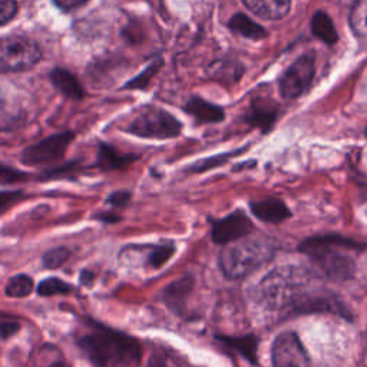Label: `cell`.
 I'll return each mask as SVG.
<instances>
[{
    "label": "cell",
    "mask_w": 367,
    "mask_h": 367,
    "mask_svg": "<svg viewBox=\"0 0 367 367\" xmlns=\"http://www.w3.org/2000/svg\"><path fill=\"white\" fill-rule=\"evenodd\" d=\"M83 333L77 336L79 352L95 367H131L139 364L142 346L134 336L83 317Z\"/></svg>",
    "instance_id": "1"
},
{
    "label": "cell",
    "mask_w": 367,
    "mask_h": 367,
    "mask_svg": "<svg viewBox=\"0 0 367 367\" xmlns=\"http://www.w3.org/2000/svg\"><path fill=\"white\" fill-rule=\"evenodd\" d=\"M367 246L350 237L324 234L306 238L299 251L307 255L328 280L347 281L356 274V255Z\"/></svg>",
    "instance_id": "2"
},
{
    "label": "cell",
    "mask_w": 367,
    "mask_h": 367,
    "mask_svg": "<svg viewBox=\"0 0 367 367\" xmlns=\"http://www.w3.org/2000/svg\"><path fill=\"white\" fill-rule=\"evenodd\" d=\"M275 251L277 246L271 238L247 235L226 247L219 254L218 264L227 279L240 280L270 261Z\"/></svg>",
    "instance_id": "3"
},
{
    "label": "cell",
    "mask_w": 367,
    "mask_h": 367,
    "mask_svg": "<svg viewBox=\"0 0 367 367\" xmlns=\"http://www.w3.org/2000/svg\"><path fill=\"white\" fill-rule=\"evenodd\" d=\"M42 58L38 43L25 36H6L0 39V73L29 70Z\"/></svg>",
    "instance_id": "4"
},
{
    "label": "cell",
    "mask_w": 367,
    "mask_h": 367,
    "mask_svg": "<svg viewBox=\"0 0 367 367\" xmlns=\"http://www.w3.org/2000/svg\"><path fill=\"white\" fill-rule=\"evenodd\" d=\"M182 125L170 112L159 108H148L126 128V131L146 139H171L181 134Z\"/></svg>",
    "instance_id": "5"
},
{
    "label": "cell",
    "mask_w": 367,
    "mask_h": 367,
    "mask_svg": "<svg viewBox=\"0 0 367 367\" xmlns=\"http://www.w3.org/2000/svg\"><path fill=\"white\" fill-rule=\"evenodd\" d=\"M73 138H75V134L70 131L45 138L43 141L25 148L21 161L28 167H42V165L61 161Z\"/></svg>",
    "instance_id": "6"
},
{
    "label": "cell",
    "mask_w": 367,
    "mask_h": 367,
    "mask_svg": "<svg viewBox=\"0 0 367 367\" xmlns=\"http://www.w3.org/2000/svg\"><path fill=\"white\" fill-rule=\"evenodd\" d=\"M316 73L315 54L308 53L300 57L280 78V94L284 99H296L313 83Z\"/></svg>",
    "instance_id": "7"
},
{
    "label": "cell",
    "mask_w": 367,
    "mask_h": 367,
    "mask_svg": "<svg viewBox=\"0 0 367 367\" xmlns=\"http://www.w3.org/2000/svg\"><path fill=\"white\" fill-rule=\"evenodd\" d=\"M274 367H310V356L299 336L286 332L275 337L271 347Z\"/></svg>",
    "instance_id": "8"
},
{
    "label": "cell",
    "mask_w": 367,
    "mask_h": 367,
    "mask_svg": "<svg viewBox=\"0 0 367 367\" xmlns=\"http://www.w3.org/2000/svg\"><path fill=\"white\" fill-rule=\"evenodd\" d=\"M254 230L251 219L241 210L232 211L221 219H214L211 228V238L215 244L228 246L237 240L250 235Z\"/></svg>",
    "instance_id": "9"
},
{
    "label": "cell",
    "mask_w": 367,
    "mask_h": 367,
    "mask_svg": "<svg viewBox=\"0 0 367 367\" xmlns=\"http://www.w3.org/2000/svg\"><path fill=\"white\" fill-rule=\"evenodd\" d=\"M194 279L192 275H184V277L174 280L170 286L165 287L162 299L165 304L168 306L177 315H182L184 308L187 306V300L194 288Z\"/></svg>",
    "instance_id": "10"
},
{
    "label": "cell",
    "mask_w": 367,
    "mask_h": 367,
    "mask_svg": "<svg viewBox=\"0 0 367 367\" xmlns=\"http://www.w3.org/2000/svg\"><path fill=\"white\" fill-rule=\"evenodd\" d=\"M250 208L251 212L266 224H281L291 217V211L284 204V201L277 198L254 201L250 204Z\"/></svg>",
    "instance_id": "11"
},
{
    "label": "cell",
    "mask_w": 367,
    "mask_h": 367,
    "mask_svg": "<svg viewBox=\"0 0 367 367\" xmlns=\"http://www.w3.org/2000/svg\"><path fill=\"white\" fill-rule=\"evenodd\" d=\"M215 340L223 346L226 350H231L235 355L244 357L251 364L259 363V357H257V350H259V339L254 335L247 336H215Z\"/></svg>",
    "instance_id": "12"
},
{
    "label": "cell",
    "mask_w": 367,
    "mask_h": 367,
    "mask_svg": "<svg viewBox=\"0 0 367 367\" xmlns=\"http://www.w3.org/2000/svg\"><path fill=\"white\" fill-rule=\"evenodd\" d=\"M246 8L266 21H280L288 14L291 0H243Z\"/></svg>",
    "instance_id": "13"
},
{
    "label": "cell",
    "mask_w": 367,
    "mask_h": 367,
    "mask_svg": "<svg viewBox=\"0 0 367 367\" xmlns=\"http://www.w3.org/2000/svg\"><path fill=\"white\" fill-rule=\"evenodd\" d=\"M137 159H138V155L135 154H121L117 148H114V146L108 145V143H101L99 150H98L95 167L101 171L125 170Z\"/></svg>",
    "instance_id": "14"
},
{
    "label": "cell",
    "mask_w": 367,
    "mask_h": 367,
    "mask_svg": "<svg viewBox=\"0 0 367 367\" xmlns=\"http://www.w3.org/2000/svg\"><path fill=\"white\" fill-rule=\"evenodd\" d=\"M186 111L203 123H217L226 118L221 108L201 98H191L186 105Z\"/></svg>",
    "instance_id": "15"
},
{
    "label": "cell",
    "mask_w": 367,
    "mask_h": 367,
    "mask_svg": "<svg viewBox=\"0 0 367 367\" xmlns=\"http://www.w3.org/2000/svg\"><path fill=\"white\" fill-rule=\"evenodd\" d=\"M275 119H277V109L261 99L254 102L250 112L247 114V122L252 126L260 128L263 132H268L271 130Z\"/></svg>",
    "instance_id": "16"
},
{
    "label": "cell",
    "mask_w": 367,
    "mask_h": 367,
    "mask_svg": "<svg viewBox=\"0 0 367 367\" xmlns=\"http://www.w3.org/2000/svg\"><path fill=\"white\" fill-rule=\"evenodd\" d=\"M228 28L234 32L244 36V38L248 39H264L267 38V32L264 28H261L260 25H257L255 22H252L248 16H246L244 13H237L234 14L230 22H228Z\"/></svg>",
    "instance_id": "17"
},
{
    "label": "cell",
    "mask_w": 367,
    "mask_h": 367,
    "mask_svg": "<svg viewBox=\"0 0 367 367\" xmlns=\"http://www.w3.org/2000/svg\"><path fill=\"white\" fill-rule=\"evenodd\" d=\"M311 32L319 38L321 42L327 45H335L339 39V34L336 32V28L330 19V16L324 12H316V14L311 19Z\"/></svg>",
    "instance_id": "18"
},
{
    "label": "cell",
    "mask_w": 367,
    "mask_h": 367,
    "mask_svg": "<svg viewBox=\"0 0 367 367\" xmlns=\"http://www.w3.org/2000/svg\"><path fill=\"white\" fill-rule=\"evenodd\" d=\"M50 79L53 82V85L57 86L63 95H66L68 98L72 99H82L83 97V90L82 86L79 85V82L73 78V75H70L69 72L63 70V69H54L50 75Z\"/></svg>",
    "instance_id": "19"
},
{
    "label": "cell",
    "mask_w": 367,
    "mask_h": 367,
    "mask_svg": "<svg viewBox=\"0 0 367 367\" xmlns=\"http://www.w3.org/2000/svg\"><path fill=\"white\" fill-rule=\"evenodd\" d=\"M243 72L244 68L240 63L221 61L211 65V68L208 69V75L211 79H217L218 82H235L237 79H240Z\"/></svg>",
    "instance_id": "20"
},
{
    "label": "cell",
    "mask_w": 367,
    "mask_h": 367,
    "mask_svg": "<svg viewBox=\"0 0 367 367\" xmlns=\"http://www.w3.org/2000/svg\"><path fill=\"white\" fill-rule=\"evenodd\" d=\"M34 290V281L28 274H16L9 279L5 292L10 299H23L30 296Z\"/></svg>",
    "instance_id": "21"
},
{
    "label": "cell",
    "mask_w": 367,
    "mask_h": 367,
    "mask_svg": "<svg viewBox=\"0 0 367 367\" xmlns=\"http://www.w3.org/2000/svg\"><path fill=\"white\" fill-rule=\"evenodd\" d=\"M75 290L72 284L63 281L58 277H48L39 281L36 286V295L39 297H53V296H66Z\"/></svg>",
    "instance_id": "22"
},
{
    "label": "cell",
    "mask_w": 367,
    "mask_h": 367,
    "mask_svg": "<svg viewBox=\"0 0 367 367\" xmlns=\"http://www.w3.org/2000/svg\"><path fill=\"white\" fill-rule=\"evenodd\" d=\"M82 170L81 163L73 161L68 162L61 167H53L46 171H43L41 175L36 177L39 182H49V181H57V179H75L78 172Z\"/></svg>",
    "instance_id": "23"
},
{
    "label": "cell",
    "mask_w": 367,
    "mask_h": 367,
    "mask_svg": "<svg viewBox=\"0 0 367 367\" xmlns=\"http://www.w3.org/2000/svg\"><path fill=\"white\" fill-rule=\"evenodd\" d=\"M350 25L357 38L367 41V0H357L350 13Z\"/></svg>",
    "instance_id": "24"
},
{
    "label": "cell",
    "mask_w": 367,
    "mask_h": 367,
    "mask_svg": "<svg viewBox=\"0 0 367 367\" xmlns=\"http://www.w3.org/2000/svg\"><path fill=\"white\" fill-rule=\"evenodd\" d=\"M70 257V250L65 246L54 247L49 251H46L42 257V266L46 270H57L61 268Z\"/></svg>",
    "instance_id": "25"
},
{
    "label": "cell",
    "mask_w": 367,
    "mask_h": 367,
    "mask_svg": "<svg viewBox=\"0 0 367 367\" xmlns=\"http://www.w3.org/2000/svg\"><path fill=\"white\" fill-rule=\"evenodd\" d=\"M175 247L172 244H163V246H155L151 250V254L148 255V266L152 270H159L161 267H163L167 264L171 259L172 255L175 254Z\"/></svg>",
    "instance_id": "26"
},
{
    "label": "cell",
    "mask_w": 367,
    "mask_h": 367,
    "mask_svg": "<svg viewBox=\"0 0 367 367\" xmlns=\"http://www.w3.org/2000/svg\"><path fill=\"white\" fill-rule=\"evenodd\" d=\"M30 178H33L32 174L16 170L10 167V165L0 162V186H12V184L29 181Z\"/></svg>",
    "instance_id": "27"
},
{
    "label": "cell",
    "mask_w": 367,
    "mask_h": 367,
    "mask_svg": "<svg viewBox=\"0 0 367 367\" xmlns=\"http://www.w3.org/2000/svg\"><path fill=\"white\" fill-rule=\"evenodd\" d=\"M241 151H234V152H227V154H219V155H215V157H211V158H207V159H203V161H198L195 162L194 165H191L190 167V171L191 172H206L208 170H212V168H217L219 167V165L227 162L230 158H232L234 155L240 154Z\"/></svg>",
    "instance_id": "28"
},
{
    "label": "cell",
    "mask_w": 367,
    "mask_h": 367,
    "mask_svg": "<svg viewBox=\"0 0 367 367\" xmlns=\"http://www.w3.org/2000/svg\"><path fill=\"white\" fill-rule=\"evenodd\" d=\"M22 323L21 320L14 317L13 315L8 313H0V340H9L14 335L21 332Z\"/></svg>",
    "instance_id": "29"
},
{
    "label": "cell",
    "mask_w": 367,
    "mask_h": 367,
    "mask_svg": "<svg viewBox=\"0 0 367 367\" xmlns=\"http://www.w3.org/2000/svg\"><path fill=\"white\" fill-rule=\"evenodd\" d=\"M43 350L46 353V357H48V361H42L41 359L38 360V367H70V364L66 361V359L63 357V355L61 353V350L58 347L54 346H50V344H46L43 346Z\"/></svg>",
    "instance_id": "30"
},
{
    "label": "cell",
    "mask_w": 367,
    "mask_h": 367,
    "mask_svg": "<svg viewBox=\"0 0 367 367\" xmlns=\"http://www.w3.org/2000/svg\"><path fill=\"white\" fill-rule=\"evenodd\" d=\"M131 198H132V192L131 191L118 190V191H114L112 194L108 195V198L105 199V204L109 206V207H112L114 210H122L128 204H130Z\"/></svg>",
    "instance_id": "31"
},
{
    "label": "cell",
    "mask_w": 367,
    "mask_h": 367,
    "mask_svg": "<svg viewBox=\"0 0 367 367\" xmlns=\"http://www.w3.org/2000/svg\"><path fill=\"white\" fill-rule=\"evenodd\" d=\"M25 197L22 191H0V214L21 203Z\"/></svg>",
    "instance_id": "32"
},
{
    "label": "cell",
    "mask_w": 367,
    "mask_h": 367,
    "mask_svg": "<svg viewBox=\"0 0 367 367\" xmlns=\"http://www.w3.org/2000/svg\"><path fill=\"white\" fill-rule=\"evenodd\" d=\"M17 12L16 0H0V25L8 23Z\"/></svg>",
    "instance_id": "33"
},
{
    "label": "cell",
    "mask_w": 367,
    "mask_h": 367,
    "mask_svg": "<svg viewBox=\"0 0 367 367\" xmlns=\"http://www.w3.org/2000/svg\"><path fill=\"white\" fill-rule=\"evenodd\" d=\"M157 68H158V65L154 63L148 69H145V72L142 73V75L138 77V78H135L128 86H130V88H142V86H145L146 83H148V81L151 79V77L154 75V73L157 72Z\"/></svg>",
    "instance_id": "34"
},
{
    "label": "cell",
    "mask_w": 367,
    "mask_h": 367,
    "mask_svg": "<svg viewBox=\"0 0 367 367\" xmlns=\"http://www.w3.org/2000/svg\"><path fill=\"white\" fill-rule=\"evenodd\" d=\"M94 219H97V221H99L102 224L111 226V224L119 223L121 219H122V217L118 215L115 211H105V212H97L94 215Z\"/></svg>",
    "instance_id": "35"
},
{
    "label": "cell",
    "mask_w": 367,
    "mask_h": 367,
    "mask_svg": "<svg viewBox=\"0 0 367 367\" xmlns=\"http://www.w3.org/2000/svg\"><path fill=\"white\" fill-rule=\"evenodd\" d=\"M53 2L62 10H73V9L85 5L88 0H53Z\"/></svg>",
    "instance_id": "36"
},
{
    "label": "cell",
    "mask_w": 367,
    "mask_h": 367,
    "mask_svg": "<svg viewBox=\"0 0 367 367\" xmlns=\"http://www.w3.org/2000/svg\"><path fill=\"white\" fill-rule=\"evenodd\" d=\"M146 367H170V364L167 361V357L162 356L161 353H154L150 357L148 364H146Z\"/></svg>",
    "instance_id": "37"
},
{
    "label": "cell",
    "mask_w": 367,
    "mask_h": 367,
    "mask_svg": "<svg viewBox=\"0 0 367 367\" xmlns=\"http://www.w3.org/2000/svg\"><path fill=\"white\" fill-rule=\"evenodd\" d=\"M94 280H95V274L92 272V270L85 268L79 274V281L83 287H92V284H94Z\"/></svg>",
    "instance_id": "38"
},
{
    "label": "cell",
    "mask_w": 367,
    "mask_h": 367,
    "mask_svg": "<svg viewBox=\"0 0 367 367\" xmlns=\"http://www.w3.org/2000/svg\"><path fill=\"white\" fill-rule=\"evenodd\" d=\"M366 137H367V128H366Z\"/></svg>",
    "instance_id": "39"
}]
</instances>
